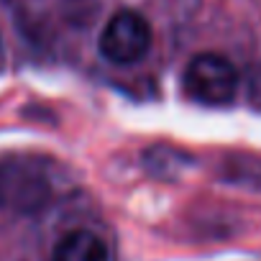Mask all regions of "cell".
Here are the masks:
<instances>
[{
    "instance_id": "1",
    "label": "cell",
    "mask_w": 261,
    "mask_h": 261,
    "mask_svg": "<svg viewBox=\"0 0 261 261\" xmlns=\"http://www.w3.org/2000/svg\"><path fill=\"white\" fill-rule=\"evenodd\" d=\"M51 197V185L39 162L6 159L0 162V210L36 213Z\"/></svg>"
},
{
    "instance_id": "2",
    "label": "cell",
    "mask_w": 261,
    "mask_h": 261,
    "mask_svg": "<svg viewBox=\"0 0 261 261\" xmlns=\"http://www.w3.org/2000/svg\"><path fill=\"white\" fill-rule=\"evenodd\" d=\"M185 92L202 105H228L238 92V69L220 54H197L185 69Z\"/></svg>"
},
{
    "instance_id": "3",
    "label": "cell",
    "mask_w": 261,
    "mask_h": 261,
    "mask_svg": "<svg viewBox=\"0 0 261 261\" xmlns=\"http://www.w3.org/2000/svg\"><path fill=\"white\" fill-rule=\"evenodd\" d=\"M151 46V26L136 11H118L100 34V54L113 64H134Z\"/></svg>"
},
{
    "instance_id": "4",
    "label": "cell",
    "mask_w": 261,
    "mask_h": 261,
    "mask_svg": "<svg viewBox=\"0 0 261 261\" xmlns=\"http://www.w3.org/2000/svg\"><path fill=\"white\" fill-rule=\"evenodd\" d=\"M54 261H108V246L92 230H69L59 238Z\"/></svg>"
},
{
    "instance_id": "5",
    "label": "cell",
    "mask_w": 261,
    "mask_h": 261,
    "mask_svg": "<svg viewBox=\"0 0 261 261\" xmlns=\"http://www.w3.org/2000/svg\"><path fill=\"white\" fill-rule=\"evenodd\" d=\"M220 179L233 187L261 192V159L248 154H233L220 159Z\"/></svg>"
},
{
    "instance_id": "6",
    "label": "cell",
    "mask_w": 261,
    "mask_h": 261,
    "mask_svg": "<svg viewBox=\"0 0 261 261\" xmlns=\"http://www.w3.org/2000/svg\"><path fill=\"white\" fill-rule=\"evenodd\" d=\"M192 159L185 156L182 151L167 149V146H156L146 151V167L156 174V177H177L179 172H185V167Z\"/></svg>"
}]
</instances>
